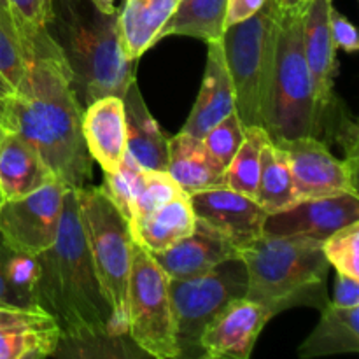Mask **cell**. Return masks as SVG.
<instances>
[{"mask_svg":"<svg viewBox=\"0 0 359 359\" xmlns=\"http://www.w3.org/2000/svg\"><path fill=\"white\" fill-rule=\"evenodd\" d=\"M149 252V251H147ZM168 279H193L207 273L228 258L238 256V249L226 237L196 219L195 228L184 238L163 251L149 252Z\"/></svg>","mask_w":359,"mask_h":359,"instance_id":"2e32d148","label":"cell"},{"mask_svg":"<svg viewBox=\"0 0 359 359\" xmlns=\"http://www.w3.org/2000/svg\"><path fill=\"white\" fill-rule=\"evenodd\" d=\"M226 0H179L156 42L170 35H186L200 41H219L224 32Z\"/></svg>","mask_w":359,"mask_h":359,"instance_id":"484cf974","label":"cell"},{"mask_svg":"<svg viewBox=\"0 0 359 359\" xmlns=\"http://www.w3.org/2000/svg\"><path fill=\"white\" fill-rule=\"evenodd\" d=\"M304 11L283 13L277 30L263 112V128L272 140L318 137L314 88L302 41Z\"/></svg>","mask_w":359,"mask_h":359,"instance_id":"5b68a950","label":"cell"},{"mask_svg":"<svg viewBox=\"0 0 359 359\" xmlns=\"http://www.w3.org/2000/svg\"><path fill=\"white\" fill-rule=\"evenodd\" d=\"M13 93H14V88L11 86V84L7 83L2 76H0V98H2V100H6V98H9Z\"/></svg>","mask_w":359,"mask_h":359,"instance_id":"b9f144b4","label":"cell"},{"mask_svg":"<svg viewBox=\"0 0 359 359\" xmlns=\"http://www.w3.org/2000/svg\"><path fill=\"white\" fill-rule=\"evenodd\" d=\"M196 216L186 193L168 200L156 210L132 224V237L146 251L156 252L170 248L177 241L189 235L195 228Z\"/></svg>","mask_w":359,"mask_h":359,"instance_id":"d4e9b609","label":"cell"},{"mask_svg":"<svg viewBox=\"0 0 359 359\" xmlns=\"http://www.w3.org/2000/svg\"><path fill=\"white\" fill-rule=\"evenodd\" d=\"M55 179L34 147L14 133L4 132L0 140V189L4 198L30 195Z\"/></svg>","mask_w":359,"mask_h":359,"instance_id":"7402d4cb","label":"cell"},{"mask_svg":"<svg viewBox=\"0 0 359 359\" xmlns=\"http://www.w3.org/2000/svg\"><path fill=\"white\" fill-rule=\"evenodd\" d=\"M4 200H6V198H4V195H2V189H0V207H2Z\"/></svg>","mask_w":359,"mask_h":359,"instance_id":"ee69618b","label":"cell"},{"mask_svg":"<svg viewBox=\"0 0 359 359\" xmlns=\"http://www.w3.org/2000/svg\"><path fill=\"white\" fill-rule=\"evenodd\" d=\"M179 358L200 354V337L205 326L237 298L248 294V270L241 255L228 258L207 273L168 283Z\"/></svg>","mask_w":359,"mask_h":359,"instance_id":"ba28073f","label":"cell"},{"mask_svg":"<svg viewBox=\"0 0 359 359\" xmlns=\"http://www.w3.org/2000/svg\"><path fill=\"white\" fill-rule=\"evenodd\" d=\"M359 221V196L342 193L325 198L298 200L287 209L266 214L263 235L305 237L325 242L332 233Z\"/></svg>","mask_w":359,"mask_h":359,"instance_id":"7c38bea8","label":"cell"},{"mask_svg":"<svg viewBox=\"0 0 359 359\" xmlns=\"http://www.w3.org/2000/svg\"><path fill=\"white\" fill-rule=\"evenodd\" d=\"M330 34L337 48L347 53H354L359 49V37L354 25L340 14L335 7H330Z\"/></svg>","mask_w":359,"mask_h":359,"instance_id":"d590c367","label":"cell"},{"mask_svg":"<svg viewBox=\"0 0 359 359\" xmlns=\"http://www.w3.org/2000/svg\"><path fill=\"white\" fill-rule=\"evenodd\" d=\"M27 70V58L18 39L0 23V76L16 90Z\"/></svg>","mask_w":359,"mask_h":359,"instance_id":"e575fe53","label":"cell"},{"mask_svg":"<svg viewBox=\"0 0 359 359\" xmlns=\"http://www.w3.org/2000/svg\"><path fill=\"white\" fill-rule=\"evenodd\" d=\"M7 4L21 49L46 34L44 25L51 9V0H7Z\"/></svg>","mask_w":359,"mask_h":359,"instance_id":"1f68e13d","label":"cell"},{"mask_svg":"<svg viewBox=\"0 0 359 359\" xmlns=\"http://www.w3.org/2000/svg\"><path fill=\"white\" fill-rule=\"evenodd\" d=\"M207 46H209V53H207L202 88L191 109V114L188 116V121L181 130L200 139H203V135L214 125L235 112L233 83H231L230 72L224 62L223 46H221V41L207 42Z\"/></svg>","mask_w":359,"mask_h":359,"instance_id":"d6986e66","label":"cell"},{"mask_svg":"<svg viewBox=\"0 0 359 359\" xmlns=\"http://www.w3.org/2000/svg\"><path fill=\"white\" fill-rule=\"evenodd\" d=\"M245 137V128L242 126L237 112H231L230 116L214 125L209 132L203 135V144L210 151L214 158L223 165L224 168L230 165L233 156L237 154L238 147L242 146Z\"/></svg>","mask_w":359,"mask_h":359,"instance_id":"d6a6232c","label":"cell"},{"mask_svg":"<svg viewBox=\"0 0 359 359\" xmlns=\"http://www.w3.org/2000/svg\"><path fill=\"white\" fill-rule=\"evenodd\" d=\"M286 153L298 200L353 193L358 195V165L339 160L319 137L272 140Z\"/></svg>","mask_w":359,"mask_h":359,"instance_id":"8fae6325","label":"cell"},{"mask_svg":"<svg viewBox=\"0 0 359 359\" xmlns=\"http://www.w3.org/2000/svg\"><path fill=\"white\" fill-rule=\"evenodd\" d=\"M359 353V305L342 309L330 302L321 309V319L314 332L304 340L302 359Z\"/></svg>","mask_w":359,"mask_h":359,"instance_id":"603a6c76","label":"cell"},{"mask_svg":"<svg viewBox=\"0 0 359 359\" xmlns=\"http://www.w3.org/2000/svg\"><path fill=\"white\" fill-rule=\"evenodd\" d=\"M144 174H146V168L140 167L128 151L123 156L118 170L112 172V174H105L104 172V186H102V189L112 200V203L121 210L126 219H130L133 198L139 191Z\"/></svg>","mask_w":359,"mask_h":359,"instance_id":"f546056e","label":"cell"},{"mask_svg":"<svg viewBox=\"0 0 359 359\" xmlns=\"http://www.w3.org/2000/svg\"><path fill=\"white\" fill-rule=\"evenodd\" d=\"M0 23H2L4 27H6L7 30H9L11 34L18 39L16 28H14L13 18H11V11H9V4H7V0H0Z\"/></svg>","mask_w":359,"mask_h":359,"instance_id":"f35d334b","label":"cell"},{"mask_svg":"<svg viewBox=\"0 0 359 359\" xmlns=\"http://www.w3.org/2000/svg\"><path fill=\"white\" fill-rule=\"evenodd\" d=\"M90 2L93 4L98 11H102V13H114L116 11V0H90Z\"/></svg>","mask_w":359,"mask_h":359,"instance_id":"60d3db41","label":"cell"},{"mask_svg":"<svg viewBox=\"0 0 359 359\" xmlns=\"http://www.w3.org/2000/svg\"><path fill=\"white\" fill-rule=\"evenodd\" d=\"M333 305L342 309L358 307L359 305V279L337 273L335 279V294H333Z\"/></svg>","mask_w":359,"mask_h":359,"instance_id":"8d00e7d4","label":"cell"},{"mask_svg":"<svg viewBox=\"0 0 359 359\" xmlns=\"http://www.w3.org/2000/svg\"><path fill=\"white\" fill-rule=\"evenodd\" d=\"M60 342L58 326L41 309L0 307V359L55 356Z\"/></svg>","mask_w":359,"mask_h":359,"instance_id":"e0dca14e","label":"cell"},{"mask_svg":"<svg viewBox=\"0 0 359 359\" xmlns=\"http://www.w3.org/2000/svg\"><path fill=\"white\" fill-rule=\"evenodd\" d=\"M121 100L125 107L126 151L146 170L167 172L168 140L151 116L135 79L128 84Z\"/></svg>","mask_w":359,"mask_h":359,"instance_id":"ffe728a7","label":"cell"},{"mask_svg":"<svg viewBox=\"0 0 359 359\" xmlns=\"http://www.w3.org/2000/svg\"><path fill=\"white\" fill-rule=\"evenodd\" d=\"M280 16L276 0H266L251 18L224 28L219 39L233 83L235 112L244 128L263 126Z\"/></svg>","mask_w":359,"mask_h":359,"instance_id":"8992f818","label":"cell"},{"mask_svg":"<svg viewBox=\"0 0 359 359\" xmlns=\"http://www.w3.org/2000/svg\"><path fill=\"white\" fill-rule=\"evenodd\" d=\"M179 0H126L119 9V39L125 55L137 62L156 44V35Z\"/></svg>","mask_w":359,"mask_h":359,"instance_id":"cb8c5ba5","label":"cell"},{"mask_svg":"<svg viewBox=\"0 0 359 359\" xmlns=\"http://www.w3.org/2000/svg\"><path fill=\"white\" fill-rule=\"evenodd\" d=\"M4 107H6V100L0 98V121H2V116H4Z\"/></svg>","mask_w":359,"mask_h":359,"instance_id":"7bdbcfd3","label":"cell"},{"mask_svg":"<svg viewBox=\"0 0 359 359\" xmlns=\"http://www.w3.org/2000/svg\"><path fill=\"white\" fill-rule=\"evenodd\" d=\"M119 11L102 13L90 0H51L44 30L70 72L81 107L104 97H123L133 77V60L119 39Z\"/></svg>","mask_w":359,"mask_h":359,"instance_id":"3957f363","label":"cell"},{"mask_svg":"<svg viewBox=\"0 0 359 359\" xmlns=\"http://www.w3.org/2000/svg\"><path fill=\"white\" fill-rule=\"evenodd\" d=\"M168 283L153 256L133 241L126 333L142 353L156 359L179 358Z\"/></svg>","mask_w":359,"mask_h":359,"instance_id":"9c48e42d","label":"cell"},{"mask_svg":"<svg viewBox=\"0 0 359 359\" xmlns=\"http://www.w3.org/2000/svg\"><path fill=\"white\" fill-rule=\"evenodd\" d=\"M84 237L116 321L126 332L133 237L130 223L102 188H77Z\"/></svg>","mask_w":359,"mask_h":359,"instance_id":"52a82bcc","label":"cell"},{"mask_svg":"<svg viewBox=\"0 0 359 359\" xmlns=\"http://www.w3.org/2000/svg\"><path fill=\"white\" fill-rule=\"evenodd\" d=\"M276 2L283 13H294V11H304L311 0H276Z\"/></svg>","mask_w":359,"mask_h":359,"instance_id":"ab89813d","label":"cell"},{"mask_svg":"<svg viewBox=\"0 0 359 359\" xmlns=\"http://www.w3.org/2000/svg\"><path fill=\"white\" fill-rule=\"evenodd\" d=\"M2 137H4V128H2V125H0V140H2Z\"/></svg>","mask_w":359,"mask_h":359,"instance_id":"f6af8a7d","label":"cell"},{"mask_svg":"<svg viewBox=\"0 0 359 359\" xmlns=\"http://www.w3.org/2000/svg\"><path fill=\"white\" fill-rule=\"evenodd\" d=\"M226 168L210 154L200 137L181 132L168 140L167 174L186 195L223 188Z\"/></svg>","mask_w":359,"mask_h":359,"instance_id":"44dd1931","label":"cell"},{"mask_svg":"<svg viewBox=\"0 0 359 359\" xmlns=\"http://www.w3.org/2000/svg\"><path fill=\"white\" fill-rule=\"evenodd\" d=\"M270 135L263 126H248L242 146L224 172L226 188L255 198L258 186L259 167H262V149Z\"/></svg>","mask_w":359,"mask_h":359,"instance_id":"83f0119b","label":"cell"},{"mask_svg":"<svg viewBox=\"0 0 359 359\" xmlns=\"http://www.w3.org/2000/svg\"><path fill=\"white\" fill-rule=\"evenodd\" d=\"M18 249H14L0 233V307L37 309L34 297L20 290L14 283L13 269Z\"/></svg>","mask_w":359,"mask_h":359,"instance_id":"836d02e7","label":"cell"},{"mask_svg":"<svg viewBox=\"0 0 359 359\" xmlns=\"http://www.w3.org/2000/svg\"><path fill=\"white\" fill-rule=\"evenodd\" d=\"M189 202L196 219L219 231L238 252L263 235L266 212L251 196L223 186L193 193Z\"/></svg>","mask_w":359,"mask_h":359,"instance_id":"4fadbf2b","label":"cell"},{"mask_svg":"<svg viewBox=\"0 0 359 359\" xmlns=\"http://www.w3.org/2000/svg\"><path fill=\"white\" fill-rule=\"evenodd\" d=\"M266 0H226V14H224V28L237 25L258 13Z\"/></svg>","mask_w":359,"mask_h":359,"instance_id":"74e56055","label":"cell"},{"mask_svg":"<svg viewBox=\"0 0 359 359\" xmlns=\"http://www.w3.org/2000/svg\"><path fill=\"white\" fill-rule=\"evenodd\" d=\"M332 6V0H311L304 11V27H302L305 62H307L312 88H314L318 132L321 114L335 97L333 83L339 70L337 46L330 34V7Z\"/></svg>","mask_w":359,"mask_h":359,"instance_id":"9a60e30c","label":"cell"},{"mask_svg":"<svg viewBox=\"0 0 359 359\" xmlns=\"http://www.w3.org/2000/svg\"><path fill=\"white\" fill-rule=\"evenodd\" d=\"M83 135L91 160L102 172L112 174L126 153L125 107L121 97H104L91 102L83 111Z\"/></svg>","mask_w":359,"mask_h":359,"instance_id":"ac0fdd59","label":"cell"},{"mask_svg":"<svg viewBox=\"0 0 359 359\" xmlns=\"http://www.w3.org/2000/svg\"><path fill=\"white\" fill-rule=\"evenodd\" d=\"M35 258L34 304L56 323L62 340L95 342L125 333L95 270L76 189L65 193L56 241Z\"/></svg>","mask_w":359,"mask_h":359,"instance_id":"7a4b0ae2","label":"cell"},{"mask_svg":"<svg viewBox=\"0 0 359 359\" xmlns=\"http://www.w3.org/2000/svg\"><path fill=\"white\" fill-rule=\"evenodd\" d=\"M27 70L6 98L4 132L34 147L46 167L70 189L90 184L93 160L83 135V111L70 72L48 34L25 48Z\"/></svg>","mask_w":359,"mask_h":359,"instance_id":"6da1fadb","label":"cell"},{"mask_svg":"<svg viewBox=\"0 0 359 359\" xmlns=\"http://www.w3.org/2000/svg\"><path fill=\"white\" fill-rule=\"evenodd\" d=\"M182 189L179 188L177 182L167 174V172L146 170L140 188L137 191L135 198L132 203V212H130V226L139 223L146 216H149L153 210L167 203L168 200L182 195Z\"/></svg>","mask_w":359,"mask_h":359,"instance_id":"f1b7e54d","label":"cell"},{"mask_svg":"<svg viewBox=\"0 0 359 359\" xmlns=\"http://www.w3.org/2000/svg\"><path fill=\"white\" fill-rule=\"evenodd\" d=\"M67 188L58 179L30 195L4 200L0 233L14 249L37 256L56 241Z\"/></svg>","mask_w":359,"mask_h":359,"instance_id":"30bf717a","label":"cell"},{"mask_svg":"<svg viewBox=\"0 0 359 359\" xmlns=\"http://www.w3.org/2000/svg\"><path fill=\"white\" fill-rule=\"evenodd\" d=\"M321 245L305 237L256 238L241 251L248 270L245 298L263 305L272 318L297 305L325 309L330 263Z\"/></svg>","mask_w":359,"mask_h":359,"instance_id":"277c9868","label":"cell"},{"mask_svg":"<svg viewBox=\"0 0 359 359\" xmlns=\"http://www.w3.org/2000/svg\"><path fill=\"white\" fill-rule=\"evenodd\" d=\"M255 200L266 214L279 212L298 202L290 160L272 139L266 140L262 149V167Z\"/></svg>","mask_w":359,"mask_h":359,"instance_id":"4316f807","label":"cell"},{"mask_svg":"<svg viewBox=\"0 0 359 359\" xmlns=\"http://www.w3.org/2000/svg\"><path fill=\"white\" fill-rule=\"evenodd\" d=\"M270 319L272 314L263 305L245 297L237 298L205 326L200 354L209 359H249Z\"/></svg>","mask_w":359,"mask_h":359,"instance_id":"5bb4252c","label":"cell"},{"mask_svg":"<svg viewBox=\"0 0 359 359\" xmlns=\"http://www.w3.org/2000/svg\"><path fill=\"white\" fill-rule=\"evenodd\" d=\"M321 248L337 273L359 279V221L330 235Z\"/></svg>","mask_w":359,"mask_h":359,"instance_id":"4dcf8cb0","label":"cell"}]
</instances>
